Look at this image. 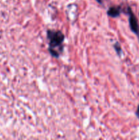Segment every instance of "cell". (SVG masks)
I'll use <instances>...</instances> for the list:
<instances>
[{
	"mask_svg": "<svg viewBox=\"0 0 139 140\" xmlns=\"http://www.w3.org/2000/svg\"><path fill=\"white\" fill-rule=\"evenodd\" d=\"M47 39L49 40V53L53 57L58 58L64 51V42L65 36L59 30H48L47 31Z\"/></svg>",
	"mask_w": 139,
	"mask_h": 140,
	"instance_id": "obj_1",
	"label": "cell"
},
{
	"mask_svg": "<svg viewBox=\"0 0 139 140\" xmlns=\"http://www.w3.org/2000/svg\"><path fill=\"white\" fill-rule=\"evenodd\" d=\"M124 12L129 16V25L131 31L134 33H135L139 39V23L137 18L134 14L130 6H127L126 11L124 10Z\"/></svg>",
	"mask_w": 139,
	"mask_h": 140,
	"instance_id": "obj_2",
	"label": "cell"
},
{
	"mask_svg": "<svg viewBox=\"0 0 139 140\" xmlns=\"http://www.w3.org/2000/svg\"><path fill=\"white\" fill-rule=\"evenodd\" d=\"M123 9L124 8H123L121 5L112 6L110 7L108 10L107 15L109 17H111V18H117L120 16L121 12H124Z\"/></svg>",
	"mask_w": 139,
	"mask_h": 140,
	"instance_id": "obj_3",
	"label": "cell"
},
{
	"mask_svg": "<svg viewBox=\"0 0 139 140\" xmlns=\"http://www.w3.org/2000/svg\"><path fill=\"white\" fill-rule=\"evenodd\" d=\"M113 47H114L115 50L117 52V54L119 56H121V55L123 54V51L122 49H121V47L120 44L118 42H115L114 45H113Z\"/></svg>",
	"mask_w": 139,
	"mask_h": 140,
	"instance_id": "obj_4",
	"label": "cell"
},
{
	"mask_svg": "<svg viewBox=\"0 0 139 140\" xmlns=\"http://www.w3.org/2000/svg\"><path fill=\"white\" fill-rule=\"evenodd\" d=\"M136 117H137L138 118V120H139V105H138V107H137V109H136Z\"/></svg>",
	"mask_w": 139,
	"mask_h": 140,
	"instance_id": "obj_5",
	"label": "cell"
},
{
	"mask_svg": "<svg viewBox=\"0 0 139 140\" xmlns=\"http://www.w3.org/2000/svg\"><path fill=\"white\" fill-rule=\"evenodd\" d=\"M96 1L97 2V3H100V4H102V3H103V1H104V0H96Z\"/></svg>",
	"mask_w": 139,
	"mask_h": 140,
	"instance_id": "obj_6",
	"label": "cell"
}]
</instances>
